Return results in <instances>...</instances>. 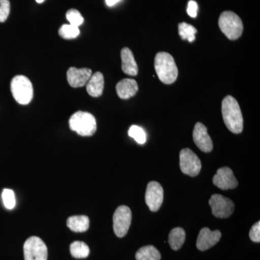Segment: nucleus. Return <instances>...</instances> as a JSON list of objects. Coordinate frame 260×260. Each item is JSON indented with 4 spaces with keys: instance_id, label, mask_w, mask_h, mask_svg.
<instances>
[{
    "instance_id": "f257e3e1",
    "label": "nucleus",
    "mask_w": 260,
    "mask_h": 260,
    "mask_svg": "<svg viewBox=\"0 0 260 260\" xmlns=\"http://www.w3.org/2000/svg\"><path fill=\"white\" fill-rule=\"evenodd\" d=\"M222 115L228 129L234 134H239L244 128V119L237 101L228 95L222 102Z\"/></svg>"
},
{
    "instance_id": "f03ea898",
    "label": "nucleus",
    "mask_w": 260,
    "mask_h": 260,
    "mask_svg": "<svg viewBox=\"0 0 260 260\" xmlns=\"http://www.w3.org/2000/svg\"><path fill=\"white\" fill-rule=\"evenodd\" d=\"M155 69L159 80L170 85L178 78V68L174 57L167 52H159L155 57Z\"/></svg>"
},
{
    "instance_id": "7ed1b4c3",
    "label": "nucleus",
    "mask_w": 260,
    "mask_h": 260,
    "mask_svg": "<svg viewBox=\"0 0 260 260\" xmlns=\"http://www.w3.org/2000/svg\"><path fill=\"white\" fill-rule=\"evenodd\" d=\"M69 124L70 129L83 137L92 136L97 129L96 120L94 116L81 111L71 116Z\"/></svg>"
},
{
    "instance_id": "20e7f679",
    "label": "nucleus",
    "mask_w": 260,
    "mask_h": 260,
    "mask_svg": "<svg viewBox=\"0 0 260 260\" xmlns=\"http://www.w3.org/2000/svg\"><path fill=\"white\" fill-rule=\"evenodd\" d=\"M218 25L220 30L230 40H237L240 38L244 29L241 18L231 11L221 13L219 18Z\"/></svg>"
},
{
    "instance_id": "39448f33",
    "label": "nucleus",
    "mask_w": 260,
    "mask_h": 260,
    "mask_svg": "<svg viewBox=\"0 0 260 260\" xmlns=\"http://www.w3.org/2000/svg\"><path fill=\"white\" fill-rule=\"evenodd\" d=\"M12 94L18 104L27 105L34 97V88L30 80L23 75H17L10 84Z\"/></svg>"
},
{
    "instance_id": "423d86ee",
    "label": "nucleus",
    "mask_w": 260,
    "mask_h": 260,
    "mask_svg": "<svg viewBox=\"0 0 260 260\" xmlns=\"http://www.w3.org/2000/svg\"><path fill=\"white\" fill-rule=\"evenodd\" d=\"M23 252L25 260H47V245L39 237L28 238L24 243Z\"/></svg>"
},
{
    "instance_id": "0eeeda50",
    "label": "nucleus",
    "mask_w": 260,
    "mask_h": 260,
    "mask_svg": "<svg viewBox=\"0 0 260 260\" xmlns=\"http://www.w3.org/2000/svg\"><path fill=\"white\" fill-rule=\"evenodd\" d=\"M132 212L125 205L116 208L113 216V227L116 237H124L127 234L131 225Z\"/></svg>"
},
{
    "instance_id": "6e6552de",
    "label": "nucleus",
    "mask_w": 260,
    "mask_h": 260,
    "mask_svg": "<svg viewBox=\"0 0 260 260\" xmlns=\"http://www.w3.org/2000/svg\"><path fill=\"white\" fill-rule=\"evenodd\" d=\"M180 169L181 172L191 177H196L201 171V161L198 155L189 148H184L180 152Z\"/></svg>"
},
{
    "instance_id": "1a4fd4ad",
    "label": "nucleus",
    "mask_w": 260,
    "mask_h": 260,
    "mask_svg": "<svg viewBox=\"0 0 260 260\" xmlns=\"http://www.w3.org/2000/svg\"><path fill=\"white\" fill-rule=\"evenodd\" d=\"M212 213L216 218H227L234 213L235 205L232 200L220 194H213L209 200Z\"/></svg>"
},
{
    "instance_id": "9d476101",
    "label": "nucleus",
    "mask_w": 260,
    "mask_h": 260,
    "mask_svg": "<svg viewBox=\"0 0 260 260\" xmlns=\"http://www.w3.org/2000/svg\"><path fill=\"white\" fill-rule=\"evenodd\" d=\"M164 201V189L157 181H150L147 186L145 203L152 212H156Z\"/></svg>"
},
{
    "instance_id": "9b49d317",
    "label": "nucleus",
    "mask_w": 260,
    "mask_h": 260,
    "mask_svg": "<svg viewBox=\"0 0 260 260\" xmlns=\"http://www.w3.org/2000/svg\"><path fill=\"white\" fill-rule=\"evenodd\" d=\"M213 182L214 185L223 190L235 189L238 186L237 179L232 169L229 167L220 168L214 176Z\"/></svg>"
},
{
    "instance_id": "f8f14e48",
    "label": "nucleus",
    "mask_w": 260,
    "mask_h": 260,
    "mask_svg": "<svg viewBox=\"0 0 260 260\" xmlns=\"http://www.w3.org/2000/svg\"><path fill=\"white\" fill-rule=\"evenodd\" d=\"M193 140L198 148L205 153H210L213 148V141L204 124L198 122L193 130Z\"/></svg>"
},
{
    "instance_id": "ddd939ff",
    "label": "nucleus",
    "mask_w": 260,
    "mask_h": 260,
    "mask_svg": "<svg viewBox=\"0 0 260 260\" xmlns=\"http://www.w3.org/2000/svg\"><path fill=\"white\" fill-rule=\"evenodd\" d=\"M221 233L216 230L212 232L208 228H203L200 232L197 240V247L200 251H205L213 247L220 241Z\"/></svg>"
},
{
    "instance_id": "4468645a",
    "label": "nucleus",
    "mask_w": 260,
    "mask_h": 260,
    "mask_svg": "<svg viewBox=\"0 0 260 260\" xmlns=\"http://www.w3.org/2000/svg\"><path fill=\"white\" fill-rule=\"evenodd\" d=\"M91 75V70L88 68L78 69L76 68H70L67 73V78L70 86L73 88H81L86 85Z\"/></svg>"
},
{
    "instance_id": "2eb2a0df",
    "label": "nucleus",
    "mask_w": 260,
    "mask_h": 260,
    "mask_svg": "<svg viewBox=\"0 0 260 260\" xmlns=\"http://www.w3.org/2000/svg\"><path fill=\"white\" fill-rule=\"evenodd\" d=\"M121 69L126 75L136 76L138 73V67L134 55L129 48H124L121 51Z\"/></svg>"
},
{
    "instance_id": "dca6fc26",
    "label": "nucleus",
    "mask_w": 260,
    "mask_h": 260,
    "mask_svg": "<svg viewBox=\"0 0 260 260\" xmlns=\"http://www.w3.org/2000/svg\"><path fill=\"white\" fill-rule=\"evenodd\" d=\"M116 90L118 96L120 99H129L138 93V83L135 80L126 78L116 84Z\"/></svg>"
},
{
    "instance_id": "f3484780",
    "label": "nucleus",
    "mask_w": 260,
    "mask_h": 260,
    "mask_svg": "<svg viewBox=\"0 0 260 260\" xmlns=\"http://www.w3.org/2000/svg\"><path fill=\"white\" fill-rule=\"evenodd\" d=\"M104 88V78L102 73L97 72L90 76L86 83L87 92L90 96L99 97L102 95Z\"/></svg>"
},
{
    "instance_id": "a211bd4d",
    "label": "nucleus",
    "mask_w": 260,
    "mask_h": 260,
    "mask_svg": "<svg viewBox=\"0 0 260 260\" xmlns=\"http://www.w3.org/2000/svg\"><path fill=\"white\" fill-rule=\"evenodd\" d=\"M67 225L73 232H85L89 229L90 220L86 215H74L68 219Z\"/></svg>"
},
{
    "instance_id": "6ab92c4d",
    "label": "nucleus",
    "mask_w": 260,
    "mask_h": 260,
    "mask_svg": "<svg viewBox=\"0 0 260 260\" xmlns=\"http://www.w3.org/2000/svg\"><path fill=\"white\" fill-rule=\"evenodd\" d=\"M186 234L182 228L177 227L171 231L169 236V245L174 250H179L185 242Z\"/></svg>"
},
{
    "instance_id": "aec40b11",
    "label": "nucleus",
    "mask_w": 260,
    "mask_h": 260,
    "mask_svg": "<svg viewBox=\"0 0 260 260\" xmlns=\"http://www.w3.org/2000/svg\"><path fill=\"white\" fill-rule=\"evenodd\" d=\"M137 260H160L161 256L155 246L148 245L143 246L135 254Z\"/></svg>"
},
{
    "instance_id": "412c9836",
    "label": "nucleus",
    "mask_w": 260,
    "mask_h": 260,
    "mask_svg": "<svg viewBox=\"0 0 260 260\" xmlns=\"http://www.w3.org/2000/svg\"><path fill=\"white\" fill-rule=\"evenodd\" d=\"M70 253L73 257L77 259H84L88 257L90 254L88 246L83 242H74L70 244Z\"/></svg>"
},
{
    "instance_id": "4be33fe9",
    "label": "nucleus",
    "mask_w": 260,
    "mask_h": 260,
    "mask_svg": "<svg viewBox=\"0 0 260 260\" xmlns=\"http://www.w3.org/2000/svg\"><path fill=\"white\" fill-rule=\"evenodd\" d=\"M198 30L193 25L186 23L179 24V34L181 39L187 40L189 42H193L195 40V34Z\"/></svg>"
},
{
    "instance_id": "5701e85b",
    "label": "nucleus",
    "mask_w": 260,
    "mask_h": 260,
    "mask_svg": "<svg viewBox=\"0 0 260 260\" xmlns=\"http://www.w3.org/2000/svg\"><path fill=\"white\" fill-rule=\"evenodd\" d=\"M80 32L78 27L73 26L70 24L69 25L64 24L61 25L59 30V35L64 39H75L80 35Z\"/></svg>"
},
{
    "instance_id": "b1692460",
    "label": "nucleus",
    "mask_w": 260,
    "mask_h": 260,
    "mask_svg": "<svg viewBox=\"0 0 260 260\" xmlns=\"http://www.w3.org/2000/svg\"><path fill=\"white\" fill-rule=\"evenodd\" d=\"M129 136L133 138L140 145H143L146 142L147 138L145 132L143 128L137 125H133L128 132Z\"/></svg>"
},
{
    "instance_id": "393cba45",
    "label": "nucleus",
    "mask_w": 260,
    "mask_h": 260,
    "mask_svg": "<svg viewBox=\"0 0 260 260\" xmlns=\"http://www.w3.org/2000/svg\"><path fill=\"white\" fill-rule=\"evenodd\" d=\"M66 18L70 22V25L75 27H79L84 22L83 17L78 10L75 9L68 10L66 13Z\"/></svg>"
},
{
    "instance_id": "a878e982",
    "label": "nucleus",
    "mask_w": 260,
    "mask_h": 260,
    "mask_svg": "<svg viewBox=\"0 0 260 260\" xmlns=\"http://www.w3.org/2000/svg\"><path fill=\"white\" fill-rule=\"evenodd\" d=\"M2 198H3V203L7 209L12 210L15 208L16 202H15L14 191L9 189H3Z\"/></svg>"
},
{
    "instance_id": "bb28decb",
    "label": "nucleus",
    "mask_w": 260,
    "mask_h": 260,
    "mask_svg": "<svg viewBox=\"0 0 260 260\" xmlns=\"http://www.w3.org/2000/svg\"><path fill=\"white\" fill-rule=\"evenodd\" d=\"M10 3L9 0H0V23H4L9 16Z\"/></svg>"
},
{
    "instance_id": "cd10ccee",
    "label": "nucleus",
    "mask_w": 260,
    "mask_h": 260,
    "mask_svg": "<svg viewBox=\"0 0 260 260\" xmlns=\"http://www.w3.org/2000/svg\"><path fill=\"white\" fill-rule=\"evenodd\" d=\"M249 237L252 242L259 243L260 242V222L254 224L249 232Z\"/></svg>"
},
{
    "instance_id": "c85d7f7f",
    "label": "nucleus",
    "mask_w": 260,
    "mask_h": 260,
    "mask_svg": "<svg viewBox=\"0 0 260 260\" xmlns=\"http://www.w3.org/2000/svg\"><path fill=\"white\" fill-rule=\"evenodd\" d=\"M198 6L196 2L193 1V0L189 1V3H188L187 7L188 15H189L191 18H196L197 15H198Z\"/></svg>"
},
{
    "instance_id": "c756f323",
    "label": "nucleus",
    "mask_w": 260,
    "mask_h": 260,
    "mask_svg": "<svg viewBox=\"0 0 260 260\" xmlns=\"http://www.w3.org/2000/svg\"><path fill=\"white\" fill-rule=\"evenodd\" d=\"M120 1L121 0H106V3H107L108 6L112 7Z\"/></svg>"
},
{
    "instance_id": "7c9ffc66",
    "label": "nucleus",
    "mask_w": 260,
    "mask_h": 260,
    "mask_svg": "<svg viewBox=\"0 0 260 260\" xmlns=\"http://www.w3.org/2000/svg\"><path fill=\"white\" fill-rule=\"evenodd\" d=\"M37 1V3H39V4H41V3H44V0H36Z\"/></svg>"
}]
</instances>
